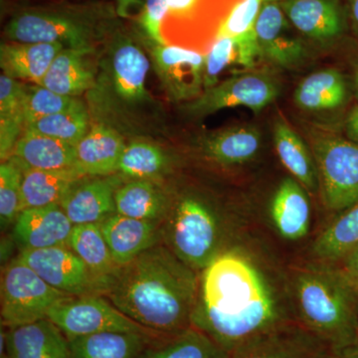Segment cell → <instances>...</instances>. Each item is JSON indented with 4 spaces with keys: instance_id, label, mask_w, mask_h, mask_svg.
I'll use <instances>...</instances> for the list:
<instances>
[{
    "instance_id": "1",
    "label": "cell",
    "mask_w": 358,
    "mask_h": 358,
    "mask_svg": "<svg viewBox=\"0 0 358 358\" xmlns=\"http://www.w3.org/2000/svg\"><path fill=\"white\" fill-rule=\"evenodd\" d=\"M292 322L267 275L244 250L224 249L200 273L192 326L230 355Z\"/></svg>"
},
{
    "instance_id": "2",
    "label": "cell",
    "mask_w": 358,
    "mask_h": 358,
    "mask_svg": "<svg viewBox=\"0 0 358 358\" xmlns=\"http://www.w3.org/2000/svg\"><path fill=\"white\" fill-rule=\"evenodd\" d=\"M199 282L200 273L157 244L120 267L101 296L145 329L171 336L192 327Z\"/></svg>"
},
{
    "instance_id": "3",
    "label": "cell",
    "mask_w": 358,
    "mask_h": 358,
    "mask_svg": "<svg viewBox=\"0 0 358 358\" xmlns=\"http://www.w3.org/2000/svg\"><path fill=\"white\" fill-rule=\"evenodd\" d=\"M294 319L336 352L358 343V291L336 266L315 262L292 281Z\"/></svg>"
},
{
    "instance_id": "4",
    "label": "cell",
    "mask_w": 358,
    "mask_h": 358,
    "mask_svg": "<svg viewBox=\"0 0 358 358\" xmlns=\"http://www.w3.org/2000/svg\"><path fill=\"white\" fill-rule=\"evenodd\" d=\"M103 14L94 7L30 8L9 20L4 33L17 43H60L65 48H92L102 31Z\"/></svg>"
},
{
    "instance_id": "5",
    "label": "cell",
    "mask_w": 358,
    "mask_h": 358,
    "mask_svg": "<svg viewBox=\"0 0 358 358\" xmlns=\"http://www.w3.org/2000/svg\"><path fill=\"white\" fill-rule=\"evenodd\" d=\"M162 236L188 267L201 273L223 251V227L216 212L195 196L171 205Z\"/></svg>"
},
{
    "instance_id": "6",
    "label": "cell",
    "mask_w": 358,
    "mask_h": 358,
    "mask_svg": "<svg viewBox=\"0 0 358 358\" xmlns=\"http://www.w3.org/2000/svg\"><path fill=\"white\" fill-rule=\"evenodd\" d=\"M310 141L324 206L345 210L358 201V143L324 131H313Z\"/></svg>"
},
{
    "instance_id": "7",
    "label": "cell",
    "mask_w": 358,
    "mask_h": 358,
    "mask_svg": "<svg viewBox=\"0 0 358 358\" xmlns=\"http://www.w3.org/2000/svg\"><path fill=\"white\" fill-rule=\"evenodd\" d=\"M1 326L13 329L47 319L59 301L71 296L53 288L20 258L1 275Z\"/></svg>"
},
{
    "instance_id": "8",
    "label": "cell",
    "mask_w": 358,
    "mask_h": 358,
    "mask_svg": "<svg viewBox=\"0 0 358 358\" xmlns=\"http://www.w3.org/2000/svg\"><path fill=\"white\" fill-rule=\"evenodd\" d=\"M47 319L68 339L101 333H133L166 338L129 319L101 294L67 296L52 308Z\"/></svg>"
},
{
    "instance_id": "9",
    "label": "cell",
    "mask_w": 358,
    "mask_h": 358,
    "mask_svg": "<svg viewBox=\"0 0 358 358\" xmlns=\"http://www.w3.org/2000/svg\"><path fill=\"white\" fill-rule=\"evenodd\" d=\"M279 86L266 73L237 74L202 92L185 110L193 117H205L226 108L245 107L260 112L279 96Z\"/></svg>"
},
{
    "instance_id": "10",
    "label": "cell",
    "mask_w": 358,
    "mask_h": 358,
    "mask_svg": "<svg viewBox=\"0 0 358 358\" xmlns=\"http://www.w3.org/2000/svg\"><path fill=\"white\" fill-rule=\"evenodd\" d=\"M18 258L47 284L71 296L102 294V284L67 246L21 250Z\"/></svg>"
},
{
    "instance_id": "11",
    "label": "cell",
    "mask_w": 358,
    "mask_h": 358,
    "mask_svg": "<svg viewBox=\"0 0 358 358\" xmlns=\"http://www.w3.org/2000/svg\"><path fill=\"white\" fill-rule=\"evenodd\" d=\"M150 57L155 74L171 101L190 102L201 95L205 56L182 47L152 43Z\"/></svg>"
},
{
    "instance_id": "12",
    "label": "cell",
    "mask_w": 358,
    "mask_h": 358,
    "mask_svg": "<svg viewBox=\"0 0 358 358\" xmlns=\"http://www.w3.org/2000/svg\"><path fill=\"white\" fill-rule=\"evenodd\" d=\"M282 10L301 36L331 44L345 35L348 7L343 0H281Z\"/></svg>"
},
{
    "instance_id": "13",
    "label": "cell",
    "mask_w": 358,
    "mask_h": 358,
    "mask_svg": "<svg viewBox=\"0 0 358 358\" xmlns=\"http://www.w3.org/2000/svg\"><path fill=\"white\" fill-rule=\"evenodd\" d=\"M256 34L261 55L280 67H294L307 56L301 35L289 22L280 2H264Z\"/></svg>"
},
{
    "instance_id": "14",
    "label": "cell",
    "mask_w": 358,
    "mask_h": 358,
    "mask_svg": "<svg viewBox=\"0 0 358 358\" xmlns=\"http://www.w3.org/2000/svg\"><path fill=\"white\" fill-rule=\"evenodd\" d=\"M336 352L296 320L252 341L230 358H334Z\"/></svg>"
},
{
    "instance_id": "15",
    "label": "cell",
    "mask_w": 358,
    "mask_h": 358,
    "mask_svg": "<svg viewBox=\"0 0 358 358\" xmlns=\"http://www.w3.org/2000/svg\"><path fill=\"white\" fill-rule=\"evenodd\" d=\"M117 176H87L78 181L60 202L73 225L100 224L115 213Z\"/></svg>"
},
{
    "instance_id": "16",
    "label": "cell",
    "mask_w": 358,
    "mask_h": 358,
    "mask_svg": "<svg viewBox=\"0 0 358 358\" xmlns=\"http://www.w3.org/2000/svg\"><path fill=\"white\" fill-rule=\"evenodd\" d=\"M73 227L61 205L52 204L23 209L13 235L21 250L46 249L67 245Z\"/></svg>"
},
{
    "instance_id": "17",
    "label": "cell",
    "mask_w": 358,
    "mask_h": 358,
    "mask_svg": "<svg viewBox=\"0 0 358 358\" xmlns=\"http://www.w3.org/2000/svg\"><path fill=\"white\" fill-rule=\"evenodd\" d=\"M110 53V82L117 96L129 103L147 100L145 78L150 61L141 47L126 35L117 32Z\"/></svg>"
},
{
    "instance_id": "18",
    "label": "cell",
    "mask_w": 358,
    "mask_h": 358,
    "mask_svg": "<svg viewBox=\"0 0 358 358\" xmlns=\"http://www.w3.org/2000/svg\"><path fill=\"white\" fill-rule=\"evenodd\" d=\"M157 221L140 220L114 213L99 224L117 267L128 265L141 253L159 244Z\"/></svg>"
},
{
    "instance_id": "19",
    "label": "cell",
    "mask_w": 358,
    "mask_h": 358,
    "mask_svg": "<svg viewBox=\"0 0 358 358\" xmlns=\"http://www.w3.org/2000/svg\"><path fill=\"white\" fill-rule=\"evenodd\" d=\"M6 355L10 358H73L69 339L48 319L7 329Z\"/></svg>"
},
{
    "instance_id": "20",
    "label": "cell",
    "mask_w": 358,
    "mask_h": 358,
    "mask_svg": "<svg viewBox=\"0 0 358 358\" xmlns=\"http://www.w3.org/2000/svg\"><path fill=\"white\" fill-rule=\"evenodd\" d=\"M127 145L121 134L103 124H95L76 145L74 169L84 176H109L119 171Z\"/></svg>"
},
{
    "instance_id": "21",
    "label": "cell",
    "mask_w": 358,
    "mask_h": 358,
    "mask_svg": "<svg viewBox=\"0 0 358 358\" xmlns=\"http://www.w3.org/2000/svg\"><path fill=\"white\" fill-rule=\"evenodd\" d=\"M306 192L293 178H285L275 190L271 203V217L284 239L301 240L310 230V204Z\"/></svg>"
},
{
    "instance_id": "22",
    "label": "cell",
    "mask_w": 358,
    "mask_h": 358,
    "mask_svg": "<svg viewBox=\"0 0 358 358\" xmlns=\"http://www.w3.org/2000/svg\"><path fill=\"white\" fill-rule=\"evenodd\" d=\"M9 159L22 171L74 169L76 145L24 129Z\"/></svg>"
},
{
    "instance_id": "23",
    "label": "cell",
    "mask_w": 358,
    "mask_h": 358,
    "mask_svg": "<svg viewBox=\"0 0 358 358\" xmlns=\"http://www.w3.org/2000/svg\"><path fill=\"white\" fill-rule=\"evenodd\" d=\"M93 48H64L59 52L40 86L74 98L93 88L95 71L89 60Z\"/></svg>"
},
{
    "instance_id": "24",
    "label": "cell",
    "mask_w": 358,
    "mask_h": 358,
    "mask_svg": "<svg viewBox=\"0 0 358 358\" xmlns=\"http://www.w3.org/2000/svg\"><path fill=\"white\" fill-rule=\"evenodd\" d=\"M60 43H11L0 47V67L6 76L41 85L59 52Z\"/></svg>"
},
{
    "instance_id": "25",
    "label": "cell",
    "mask_w": 358,
    "mask_h": 358,
    "mask_svg": "<svg viewBox=\"0 0 358 358\" xmlns=\"http://www.w3.org/2000/svg\"><path fill=\"white\" fill-rule=\"evenodd\" d=\"M273 136L275 152L293 178L308 192H320L319 174L312 150L285 117H275Z\"/></svg>"
},
{
    "instance_id": "26",
    "label": "cell",
    "mask_w": 358,
    "mask_h": 358,
    "mask_svg": "<svg viewBox=\"0 0 358 358\" xmlns=\"http://www.w3.org/2000/svg\"><path fill=\"white\" fill-rule=\"evenodd\" d=\"M261 138L260 131L253 127H233L205 136L201 152L206 159L220 166H241L258 154Z\"/></svg>"
},
{
    "instance_id": "27",
    "label": "cell",
    "mask_w": 358,
    "mask_h": 358,
    "mask_svg": "<svg viewBox=\"0 0 358 358\" xmlns=\"http://www.w3.org/2000/svg\"><path fill=\"white\" fill-rule=\"evenodd\" d=\"M348 96V84L343 73L326 68L306 77L296 87L294 100L301 110L322 112L343 107Z\"/></svg>"
},
{
    "instance_id": "28",
    "label": "cell",
    "mask_w": 358,
    "mask_h": 358,
    "mask_svg": "<svg viewBox=\"0 0 358 358\" xmlns=\"http://www.w3.org/2000/svg\"><path fill=\"white\" fill-rule=\"evenodd\" d=\"M154 336L133 333H101L70 338L73 358H140Z\"/></svg>"
},
{
    "instance_id": "29",
    "label": "cell",
    "mask_w": 358,
    "mask_h": 358,
    "mask_svg": "<svg viewBox=\"0 0 358 358\" xmlns=\"http://www.w3.org/2000/svg\"><path fill=\"white\" fill-rule=\"evenodd\" d=\"M115 213L140 220H164L171 201L160 188L148 179H134L120 186L115 192Z\"/></svg>"
},
{
    "instance_id": "30",
    "label": "cell",
    "mask_w": 358,
    "mask_h": 358,
    "mask_svg": "<svg viewBox=\"0 0 358 358\" xmlns=\"http://www.w3.org/2000/svg\"><path fill=\"white\" fill-rule=\"evenodd\" d=\"M87 176L75 169H27L23 171L22 210L32 207L60 204L78 181Z\"/></svg>"
},
{
    "instance_id": "31",
    "label": "cell",
    "mask_w": 358,
    "mask_h": 358,
    "mask_svg": "<svg viewBox=\"0 0 358 358\" xmlns=\"http://www.w3.org/2000/svg\"><path fill=\"white\" fill-rule=\"evenodd\" d=\"M358 245V201L338 212L312 246L315 262L336 265Z\"/></svg>"
},
{
    "instance_id": "32",
    "label": "cell",
    "mask_w": 358,
    "mask_h": 358,
    "mask_svg": "<svg viewBox=\"0 0 358 358\" xmlns=\"http://www.w3.org/2000/svg\"><path fill=\"white\" fill-rule=\"evenodd\" d=\"M67 246L90 268L93 275L102 284H106L115 274L117 267L99 224L75 225Z\"/></svg>"
},
{
    "instance_id": "33",
    "label": "cell",
    "mask_w": 358,
    "mask_h": 358,
    "mask_svg": "<svg viewBox=\"0 0 358 358\" xmlns=\"http://www.w3.org/2000/svg\"><path fill=\"white\" fill-rule=\"evenodd\" d=\"M140 358H230V355L192 326L174 336L157 339Z\"/></svg>"
},
{
    "instance_id": "34",
    "label": "cell",
    "mask_w": 358,
    "mask_h": 358,
    "mask_svg": "<svg viewBox=\"0 0 358 358\" xmlns=\"http://www.w3.org/2000/svg\"><path fill=\"white\" fill-rule=\"evenodd\" d=\"M89 113L80 101L74 107L26 124L24 129L77 145L90 129Z\"/></svg>"
},
{
    "instance_id": "35",
    "label": "cell",
    "mask_w": 358,
    "mask_h": 358,
    "mask_svg": "<svg viewBox=\"0 0 358 358\" xmlns=\"http://www.w3.org/2000/svg\"><path fill=\"white\" fill-rule=\"evenodd\" d=\"M169 164V157L162 148L152 143L134 141L124 148L119 171L128 178L150 179L164 173Z\"/></svg>"
},
{
    "instance_id": "36",
    "label": "cell",
    "mask_w": 358,
    "mask_h": 358,
    "mask_svg": "<svg viewBox=\"0 0 358 358\" xmlns=\"http://www.w3.org/2000/svg\"><path fill=\"white\" fill-rule=\"evenodd\" d=\"M122 17L136 20L152 43L166 45L162 26L166 20L167 0H115Z\"/></svg>"
},
{
    "instance_id": "37",
    "label": "cell",
    "mask_w": 358,
    "mask_h": 358,
    "mask_svg": "<svg viewBox=\"0 0 358 358\" xmlns=\"http://www.w3.org/2000/svg\"><path fill=\"white\" fill-rule=\"evenodd\" d=\"M23 171L13 160L0 166V219L2 227L15 223L22 211Z\"/></svg>"
},
{
    "instance_id": "38",
    "label": "cell",
    "mask_w": 358,
    "mask_h": 358,
    "mask_svg": "<svg viewBox=\"0 0 358 358\" xmlns=\"http://www.w3.org/2000/svg\"><path fill=\"white\" fill-rule=\"evenodd\" d=\"M79 102L74 96L60 95L39 85L26 86L23 107L24 127L42 117L70 109Z\"/></svg>"
},
{
    "instance_id": "39",
    "label": "cell",
    "mask_w": 358,
    "mask_h": 358,
    "mask_svg": "<svg viewBox=\"0 0 358 358\" xmlns=\"http://www.w3.org/2000/svg\"><path fill=\"white\" fill-rule=\"evenodd\" d=\"M264 0H240L219 26L216 38H239L256 31V23L262 9Z\"/></svg>"
},
{
    "instance_id": "40",
    "label": "cell",
    "mask_w": 358,
    "mask_h": 358,
    "mask_svg": "<svg viewBox=\"0 0 358 358\" xmlns=\"http://www.w3.org/2000/svg\"><path fill=\"white\" fill-rule=\"evenodd\" d=\"M232 65H239V49L236 40L219 37L205 56L203 91L218 84L219 76Z\"/></svg>"
},
{
    "instance_id": "41",
    "label": "cell",
    "mask_w": 358,
    "mask_h": 358,
    "mask_svg": "<svg viewBox=\"0 0 358 358\" xmlns=\"http://www.w3.org/2000/svg\"><path fill=\"white\" fill-rule=\"evenodd\" d=\"M25 85L2 74L0 76V120L24 124Z\"/></svg>"
},
{
    "instance_id": "42",
    "label": "cell",
    "mask_w": 358,
    "mask_h": 358,
    "mask_svg": "<svg viewBox=\"0 0 358 358\" xmlns=\"http://www.w3.org/2000/svg\"><path fill=\"white\" fill-rule=\"evenodd\" d=\"M334 266H336L346 281L358 291V245Z\"/></svg>"
},
{
    "instance_id": "43",
    "label": "cell",
    "mask_w": 358,
    "mask_h": 358,
    "mask_svg": "<svg viewBox=\"0 0 358 358\" xmlns=\"http://www.w3.org/2000/svg\"><path fill=\"white\" fill-rule=\"evenodd\" d=\"M200 0H167L166 18L190 20Z\"/></svg>"
},
{
    "instance_id": "44",
    "label": "cell",
    "mask_w": 358,
    "mask_h": 358,
    "mask_svg": "<svg viewBox=\"0 0 358 358\" xmlns=\"http://www.w3.org/2000/svg\"><path fill=\"white\" fill-rule=\"evenodd\" d=\"M345 131L348 138L358 143V105L353 106L346 117Z\"/></svg>"
},
{
    "instance_id": "45",
    "label": "cell",
    "mask_w": 358,
    "mask_h": 358,
    "mask_svg": "<svg viewBox=\"0 0 358 358\" xmlns=\"http://www.w3.org/2000/svg\"><path fill=\"white\" fill-rule=\"evenodd\" d=\"M348 20L352 23L353 29L358 34V0H346Z\"/></svg>"
},
{
    "instance_id": "46",
    "label": "cell",
    "mask_w": 358,
    "mask_h": 358,
    "mask_svg": "<svg viewBox=\"0 0 358 358\" xmlns=\"http://www.w3.org/2000/svg\"><path fill=\"white\" fill-rule=\"evenodd\" d=\"M334 358H358V343L338 350Z\"/></svg>"
},
{
    "instance_id": "47",
    "label": "cell",
    "mask_w": 358,
    "mask_h": 358,
    "mask_svg": "<svg viewBox=\"0 0 358 358\" xmlns=\"http://www.w3.org/2000/svg\"><path fill=\"white\" fill-rule=\"evenodd\" d=\"M353 82H355V92H357L358 98V62H357V64L355 65V68H353Z\"/></svg>"
},
{
    "instance_id": "48",
    "label": "cell",
    "mask_w": 358,
    "mask_h": 358,
    "mask_svg": "<svg viewBox=\"0 0 358 358\" xmlns=\"http://www.w3.org/2000/svg\"><path fill=\"white\" fill-rule=\"evenodd\" d=\"M268 1H277L280 2L281 0H264V2H268Z\"/></svg>"
},
{
    "instance_id": "49",
    "label": "cell",
    "mask_w": 358,
    "mask_h": 358,
    "mask_svg": "<svg viewBox=\"0 0 358 358\" xmlns=\"http://www.w3.org/2000/svg\"><path fill=\"white\" fill-rule=\"evenodd\" d=\"M0 358H10V357H9L8 355H7L6 353V355H2V357H0Z\"/></svg>"
},
{
    "instance_id": "50",
    "label": "cell",
    "mask_w": 358,
    "mask_h": 358,
    "mask_svg": "<svg viewBox=\"0 0 358 358\" xmlns=\"http://www.w3.org/2000/svg\"><path fill=\"white\" fill-rule=\"evenodd\" d=\"M357 313H358V303H357Z\"/></svg>"
}]
</instances>
